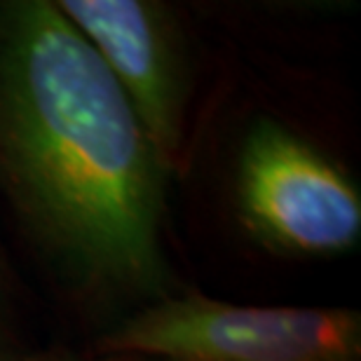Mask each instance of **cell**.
Returning <instances> with one entry per match:
<instances>
[{"mask_svg": "<svg viewBox=\"0 0 361 361\" xmlns=\"http://www.w3.org/2000/svg\"><path fill=\"white\" fill-rule=\"evenodd\" d=\"M169 169L54 0L0 3V192L63 279L97 298L167 295Z\"/></svg>", "mask_w": 361, "mask_h": 361, "instance_id": "obj_1", "label": "cell"}, {"mask_svg": "<svg viewBox=\"0 0 361 361\" xmlns=\"http://www.w3.org/2000/svg\"><path fill=\"white\" fill-rule=\"evenodd\" d=\"M101 350L160 361H359L361 314L164 295L108 331Z\"/></svg>", "mask_w": 361, "mask_h": 361, "instance_id": "obj_2", "label": "cell"}, {"mask_svg": "<svg viewBox=\"0 0 361 361\" xmlns=\"http://www.w3.org/2000/svg\"><path fill=\"white\" fill-rule=\"evenodd\" d=\"M242 223L293 256H341L361 240V192L319 148L274 118L244 132L235 171Z\"/></svg>", "mask_w": 361, "mask_h": 361, "instance_id": "obj_3", "label": "cell"}, {"mask_svg": "<svg viewBox=\"0 0 361 361\" xmlns=\"http://www.w3.org/2000/svg\"><path fill=\"white\" fill-rule=\"evenodd\" d=\"M132 104L157 153L176 162L185 134L190 68L183 33L153 0H54Z\"/></svg>", "mask_w": 361, "mask_h": 361, "instance_id": "obj_4", "label": "cell"}, {"mask_svg": "<svg viewBox=\"0 0 361 361\" xmlns=\"http://www.w3.org/2000/svg\"><path fill=\"white\" fill-rule=\"evenodd\" d=\"M5 293H3V279H0V361H12L14 357L7 350V322H5Z\"/></svg>", "mask_w": 361, "mask_h": 361, "instance_id": "obj_5", "label": "cell"}, {"mask_svg": "<svg viewBox=\"0 0 361 361\" xmlns=\"http://www.w3.org/2000/svg\"><path fill=\"white\" fill-rule=\"evenodd\" d=\"M12 361H14V359H12Z\"/></svg>", "mask_w": 361, "mask_h": 361, "instance_id": "obj_6", "label": "cell"}]
</instances>
